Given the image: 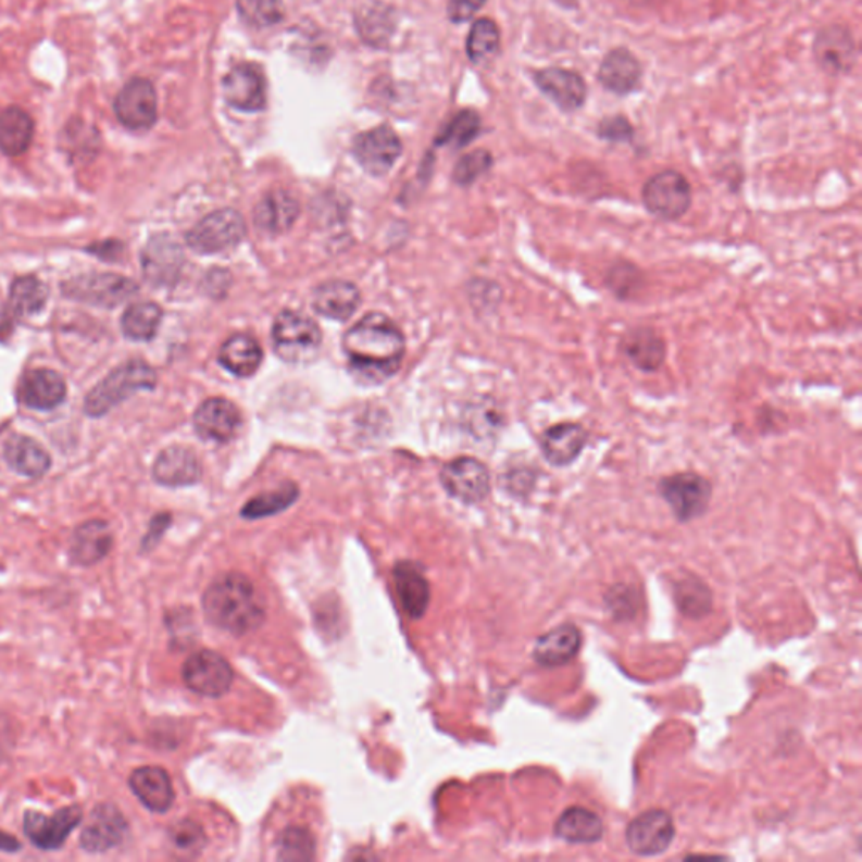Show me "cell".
Segmentation results:
<instances>
[{"label":"cell","mask_w":862,"mask_h":862,"mask_svg":"<svg viewBox=\"0 0 862 862\" xmlns=\"http://www.w3.org/2000/svg\"><path fill=\"white\" fill-rule=\"evenodd\" d=\"M297 497H299V490H297L296 486L288 484V486L275 490V492L262 494V496L251 499L245 505L241 515H243L245 520H262V517L278 514V512L290 508L297 501Z\"/></svg>","instance_id":"cell-43"},{"label":"cell","mask_w":862,"mask_h":862,"mask_svg":"<svg viewBox=\"0 0 862 862\" xmlns=\"http://www.w3.org/2000/svg\"><path fill=\"white\" fill-rule=\"evenodd\" d=\"M262 361L260 343L248 334H235L221 346L220 362L236 376H253Z\"/></svg>","instance_id":"cell-35"},{"label":"cell","mask_w":862,"mask_h":862,"mask_svg":"<svg viewBox=\"0 0 862 862\" xmlns=\"http://www.w3.org/2000/svg\"><path fill=\"white\" fill-rule=\"evenodd\" d=\"M158 385V374L143 361H128L97 386L86 396L85 413L88 416H103L118 407L122 401L139 391H149Z\"/></svg>","instance_id":"cell-3"},{"label":"cell","mask_w":862,"mask_h":862,"mask_svg":"<svg viewBox=\"0 0 862 862\" xmlns=\"http://www.w3.org/2000/svg\"><path fill=\"white\" fill-rule=\"evenodd\" d=\"M487 0H448V20L455 24H463L471 21Z\"/></svg>","instance_id":"cell-50"},{"label":"cell","mask_w":862,"mask_h":862,"mask_svg":"<svg viewBox=\"0 0 862 862\" xmlns=\"http://www.w3.org/2000/svg\"><path fill=\"white\" fill-rule=\"evenodd\" d=\"M278 848L284 861H309L314 858L315 840L309 830L290 827L282 833Z\"/></svg>","instance_id":"cell-46"},{"label":"cell","mask_w":862,"mask_h":862,"mask_svg":"<svg viewBox=\"0 0 862 862\" xmlns=\"http://www.w3.org/2000/svg\"><path fill=\"white\" fill-rule=\"evenodd\" d=\"M132 794L146 809L155 814H165L176 800L171 775L161 766H140L128 777Z\"/></svg>","instance_id":"cell-25"},{"label":"cell","mask_w":862,"mask_h":862,"mask_svg":"<svg viewBox=\"0 0 862 862\" xmlns=\"http://www.w3.org/2000/svg\"><path fill=\"white\" fill-rule=\"evenodd\" d=\"M20 398L30 410H54L66 398V383L57 371H29L21 382Z\"/></svg>","instance_id":"cell-27"},{"label":"cell","mask_w":862,"mask_h":862,"mask_svg":"<svg viewBox=\"0 0 862 862\" xmlns=\"http://www.w3.org/2000/svg\"><path fill=\"white\" fill-rule=\"evenodd\" d=\"M482 130V118L475 110H462L452 116L437 137V146L459 150L477 139Z\"/></svg>","instance_id":"cell-40"},{"label":"cell","mask_w":862,"mask_h":862,"mask_svg":"<svg viewBox=\"0 0 862 862\" xmlns=\"http://www.w3.org/2000/svg\"><path fill=\"white\" fill-rule=\"evenodd\" d=\"M61 146L76 161H91L100 150V132L83 118H72L64 125Z\"/></svg>","instance_id":"cell-37"},{"label":"cell","mask_w":862,"mask_h":862,"mask_svg":"<svg viewBox=\"0 0 862 862\" xmlns=\"http://www.w3.org/2000/svg\"><path fill=\"white\" fill-rule=\"evenodd\" d=\"M48 287L36 277H21L14 280L9 291L8 317H26L39 314L48 302Z\"/></svg>","instance_id":"cell-36"},{"label":"cell","mask_w":862,"mask_h":862,"mask_svg":"<svg viewBox=\"0 0 862 862\" xmlns=\"http://www.w3.org/2000/svg\"><path fill=\"white\" fill-rule=\"evenodd\" d=\"M392 576H395L396 594L407 615L413 620L422 619L429 603L428 579L425 578L422 570L410 561H401L396 564Z\"/></svg>","instance_id":"cell-30"},{"label":"cell","mask_w":862,"mask_h":862,"mask_svg":"<svg viewBox=\"0 0 862 862\" xmlns=\"http://www.w3.org/2000/svg\"><path fill=\"white\" fill-rule=\"evenodd\" d=\"M605 285L616 299L632 300L642 291L646 275L634 263L619 262L607 272Z\"/></svg>","instance_id":"cell-42"},{"label":"cell","mask_w":862,"mask_h":862,"mask_svg":"<svg viewBox=\"0 0 862 862\" xmlns=\"http://www.w3.org/2000/svg\"><path fill=\"white\" fill-rule=\"evenodd\" d=\"M184 266V251L167 235L153 236L142 251V270L147 280L158 287L176 284Z\"/></svg>","instance_id":"cell-22"},{"label":"cell","mask_w":862,"mask_h":862,"mask_svg":"<svg viewBox=\"0 0 862 862\" xmlns=\"http://www.w3.org/2000/svg\"><path fill=\"white\" fill-rule=\"evenodd\" d=\"M533 82L536 88L563 113L578 112L588 100V85L585 78L570 67H542L533 73Z\"/></svg>","instance_id":"cell-15"},{"label":"cell","mask_w":862,"mask_h":862,"mask_svg":"<svg viewBox=\"0 0 862 862\" xmlns=\"http://www.w3.org/2000/svg\"><path fill=\"white\" fill-rule=\"evenodd\" d=\"M815 63L830 76L848 75L858 63L854 34L844 24L821 27L812 45Z\"/></svg>","instance_id":"cell-10"},{"label":"cell","mask_w":862,"mask_h":862,"mask_svg":"<svg viewBox=\"0 0 862 862\" xmlns=\"http://www.w3.org/2000/svg\"><path fill=\"white\" fill-rule=\"evenodd\" d=\"M162 322V309L158 303H134L125 310L122 317V330L132 340L147 342L158 334Z\"/></svg>","instance_id":"cell-38"},{"label":"cell","mask_w":862,"mask_h":862,"mask_svg":"<svg viewBox=\"0 0 862 862\" xmlns=\"http://www.w3.org/2000/svg\"><path fill=\"white\" fill-rule=\"evenodd\" d=\"M620 352L640 373H658L667 359V340L650 325H637L620 339Z\"/></svg>","instance_id":"cell-20"},{"label":"cell","mask_w":862,"mask_h":862,"mask_svg":"<svg viewBox=\"0 0 862 862\" xmlns=\"http://www.w3.org/2000/svg\"><path fill=\"white\" fill-rule=\"evenodd\" d=\"M676 827L671 814L661 809L647 810L628 824L627 846L640 858H652L671 848Z\"/></svg>","instance_id":"cell-16"},{"label":"cell","mask_w":862,"mask_h":862,"mask_svg":"<svg viewBox=\"0 0 862 862\" xmlns=\"http://www.w3.org/2000/svg\"><path fill=\"white\" fill-rule=\"evenodd\" d=\"M5 462L15 474L27 478H41L51 467V459L45 448L33 438L14 435L4 447Z\"/></svg>","instance_id":"cell-33"},{"label":"cell","mask_w":862,"mask_h":862,"mask_svg":"<svg viewBox=\"0 0 862 862\" xmlns=\"http://www.w3.org/2000/svg\"><path fill=\"white\" fill-rule=\"evenodd\" d=\"M241 426V413L232 401L211 398L198 408L195 428L202 440L226 444L233 440Z\"/></svg>","instance_id":"cell-24"},{"label":"cell","mask_w":862,"mask_h":862,"mask_svg":"<svg viewBox=\"0 0 862 862\" xmlns=\"http://www.w3.org/2000/svg\"><path fill=\"white\" fill-rule=\"evenodd\" d=\"M492 165L494 158L489 150H474V152L463 155V158L457 162L455 168H453V180H455L459 186H472L475 180L480 179L484 174H487V172L492 168Z\"/></svg>","instance_id":"cell-47"},{"label":"cell","mask_w":862,"mask_h":862,"mask_svg":"<svg viewBox=\"0 0 862 862\" xmlns=\"http://www.w3.org/2000/svg\"><path fill=\"white\" fill-rule=\"evenodd\" d=\"M501 49V30L489 17L475 21L467 38V57L474 64L492 60Z\"/></svg>","instance_id":"cell-39"},{"label":"cell","mask_w":862,"mask_h":862,"mask_svg":"<svg viewBox=\"0 0 862 862\" xmlns=\"http://www.w3.org/2000/svg\"><path fill=\"white\" fill-rule=\"evenodd\" d=\"M642 204L647 213L658 220H680L691 210V183L683 172L674 168L658 172L644 183Z\"/></svg>","instance_id":"cell-4"},{"label":"cell","mask_w":862,"mask_h":862,"mask_svg":"<svg viewBox=\"0 0 862 862\" xmlns=\"http://www.w3.org/2000/svg\"><path fill=\"white\" fill-rule=\"evenodd\" d=\"M168 839H171L172 846L176 848V851L186 855V858H196V855L201 854L202 849L205 848V842H208V837H205L201 825L191 821V819H183V821L172 825L171 829H168Z\"/></svg>","instance_id":"cell-45"},{"label":"cell","mask_w":862,"mask_h":862,"mask_svg":"<svg viewBox=\"0 0 862 862\" xmlns=\"http://www.w3.org/2000/svg\"><path fill=\"white\" fill-rule=\"evenodd\" d=\"M34 132H36V124L26 110L17 105L2 110L0 112V152L8 158H20L29 150Z\"/></svg>","instance_id":"cell-32"},{"label":"cell","mask_w":862,"mask_h":862,"mask_svg":"<svg viewBox=\"0 0 862 862\" xmlns=\"http://www.w3.org/2000/svg\"><path fill=\"white\" fill-rule=\"evenodd\" d=\"M597 135L598 139L609 143H630L635 137V128L627 116H605L597 125Z\"/></svg>","instance_id":"cell-49"},{"label":"cell","mask_w":862,"mask_h":862,"mask_svg":"<svg viewBox=\"0 0 862 862\" xmlns=\"http://www.w3.org/2000/svg\"><path fill=\"white\" fill-rule=\"evenodd\" d=\"M359 34L367 45L377 46L382 48L391 38L395 24H392V15L386 12L385 5L373 4L358 14L355 17Z\"/></svg>","instance_id":"cell-41"},{"label":"cell","mask_w":862,"mask_h":862,"mask_svg":"<svg viewBox=\"0 0 862 862\" xmlns=\"http://www.w3.org/2000/svg\"><path fill=\"white\" fill-rule=\"evenodd\" d=\"M361 302V293L351 282L329 280L315 288L314 309L334 321H348Z\"/></svg>","instance_id":"cell-31"},{"label":"cell","mask_w":862,"mask_h":862,"mask_svg":"<svg viewBox=\"0 0 862 862\" xmlns=\"http://www.w3.org/2000/svg\"><path fill=\"white\" fill-rule=\"evenodd\" d=\"M247 233L243 216L235 210H220L202 217L191 232L187 233L186 241L192 250L202 254L221 253L232 250L241 243Z\"/></svg>","instance_id":"cell-7"},{"label":"cell","mask_w":862,"mask_h":862,"mask_svg":"<svg viewBox=\"0 0 862 862\" xmlns=\"http://www.w3.org/2000/svg\"><path fill=\"white\" fill-rule=\"evenodd\" d=\"M579 649H582V632L573 624H564L536 640L533 658L545 667H558L575 659Z\"/></svg>","instance_id":"cell-29"},{"label":"cell","mask_w":862,"mask_h":862,"mask_svg":"<svg viewBox=\"0 0 862 862\" xmlns=\"http://www.w3.org/2000/svg\"><path fill=\"white\" fill-rule=\"evenodd\" d=\"M590 441L588 429L576 422H561L548 426L539 437V448L549 465L557 469L570 467L585 452Z\"/></svg>","instance_id":"cell-19"},{"label":"cell","mask_w":862,"mask_h":862,"mask_svg":"<svg viewBox=\"0 0 862 862\" xmlns=\"http://www.w3.org/2000/svg\"><path fill=\"white\" fill-rule=\"evenodd\" d=\"M680 610L686 615L699 616L708 612L711 607L710 590L702 583L686 579L677 590Z\"/></svg>","instance_id":"cell-48"},{"label":"cell","mask_w":862,"mask_h":862,"mask_svg":"<svg viewBox=\"0 0 862 862\" xmlns=\"http://www.w3.org/2000/svg\"><path fill=\"white\" fill-rule=\"evenodd\" d=\"M202 610L210 624L233 635L250 634L265 619L262 598L253 583L239 573L214 579L202 597Z\"/></svg>","instance_id":"cell-2"},{"label":"cell","mask_w":862,"mask_h":862,"mask_svg":"<svg viewBox=\"0 0 862 862\" xmlns=\"http://www.w3.org/2000/svg\"><path fill=\"white\" fill-rule=\"evenodd\" d=\"M82 822L83 809L79 805L63 807L53 815L42 814L38 810H26L23 829L36 848L41 851H58Z\"/></svg>","instance_id":"cell-9"},{"label":"cell","mask_w":862,"mask_h":862,"mask_svg":"<svg viewBox=\"0 0 862 862\" xmlns=\"http://www.w3.org/2000/svg\"><path fill=\"white\" fill-rule=\"evenodd\" d=\"M113 545L115 536L110 524L103 520H90L76 527L67 553L76 566L91 567L112 553Z\"/></svg>","instance_id":"cell-23"},{"label":"cell","mask_w":862,"mask_h":862,"mask_svg":"<svg viewBox=\"0 0 862 862\" xmlns=\"http://www.w3.org/2000/svg\"><path fill=\"white\" fill-rule=\"evenodd\" d=\"M658 492L677 521L689 523L701 517L710 508L713 486L704 475L677 472L659 480Z\"/></svg>","instance_id":"cell-5"},{"label":"cell","mask_w":862,"mask_h":862,"mask_svg":"<svg viewBox=\"0 0 862 862\" xmlns=\"http://www.w3.org/2000/svg\"><path fill=\"white\" fill-rule=\"evenodd\" d=\"M130 827L115 803L101 802L91 810L83 827L79 846L88 854H105L120 848L127 839Z\"/></svg>","instance_id":"cell-13"},{"label":"cell","mask_w":862,"mask_h":862,"mask_svg":"<svg viewBox=\"0 0 862 862\" xmlns=\"http://www.w3.org/2000/svg\"><path fill=\"white\" fill-rule=\"evenodd\" d=\"M116 120L130 132H147L158 124L159 98L150 79L132 78L116 95L113 103Z\"/></svg>","instance_id":"cell-8"},{"label":"cell","mask_w":862,"mask_h":862,"mask_svg":"<svg viewBox=\"0 0 862 862\" xmlns=\"http://www.w3.org/2000/svg\"><path fill=\"white\" fill-rule=\"evenodd\" d=\"M21 849H23V844L17 837L11 836L5 830H0V852L14 854V852H20Z\"/></svg>","instance_id":"cell-52"},{"label":"cell","mask_w":862,"mask_h":862,"mask_svg":"<svg viewBox=\"0 0 862 862\" xmlns=\"http://www.w3.org/2000/svg\"><path fill=\"white\" fill-rule=\"evenodd\" d=\"M342 348L358 379L383 383L400 370L404 337L391 318L367 314L343 336Z\"/></svg>","instance_id":"cell-1"},{"label":"cell","mask_w":862,"mask_h":862,"mask_svg":"<svg viewBox=\"0 0 862 862\" xmlns=\"http://www.w3.org/2000/svg\"><path fill=\"white\" fill-rule=\"evenodd\" d=\"M275 352L288 362H307L317 355L322 334L318 325L296 310H284L273 324Z\"/></svg>","instance_id":"cell-6"},{"label":"cell","mask_w":862,"mask_h":862,"mask_svg":"<svg viewBox=\"0 0 862 862\" xmlns=\"http://www.w3.org/2000/svg\"><path fill=\"white\" fill-rule=\"evenodd\" d=\"M644 66L627 48H613L598 66V82L615 97H628L642 86Z\"/></svg>","instance_id":"cell-21"},{"label":"cell","mask_w":862,"mask_h":862,"mask_svg":"<svg viewBox=\"0 0 862 862\" xmlns=\"http://www.w3.org/2000/svg\"><path fill=\"white\" fill-rule=\"evenodd\" d=\"M603 822L585 807H570L564 810L554 825L558 839L570 844H594L603 836Z\"/></svg>","instance_id":"cell-34"},{"label":"cell","mask_w":862,"mask_h":862,"mask_svg":"<svg viewBox=\"0 0 862 862\" xmlns=\"http://www.w3.org/2000/svg\"><path fill=\"white\" fill-rule=\"evenodd\" d=\"M168 524H171V515L161 514L153 517L152 523H150L149 533L143 536L142 551H150V549L159 545Z\"/></svg>","instance_id":"cell-51"},{"label":"cell","mask_w":862,"mask_h":862,"mask_svg":"<svg viewBox=\"0 0 862 862\" xmlns=\"http://www.w3.org/2000/svg\"><path fill=\"white\" fill-rule=\"evenodd\" d=\"M239 17L251 27H270L285 17L284 0H238Z\"/></svg>","instance_id":"cell-44"},{"label":"cell","mask_w":862,"mask_h":862,"mask_svg":"<svg viewBox=\"0 0 862 862\" xmlns=\"http://www.w3.org/2000/svg\"><path fill=\"white\" fill-rule=\"evenodd\" d=\"M223 98L239 112H262L266 107V82L262 70L254 64H238L224 76Z\"/></svg>","instance_id":"cell-18"},{"label":"cell","mask_w":862,"mask_h":862,"mask_svg":"<svg viewBox=\"0 0 862 862\" xmlns=\"http://www.w3.org/2000/svg\"><path fill=\"white\" fill-rule=\"evenodd\" d=\"M183 680L187 689L204 698H221L235 680L232 665L220 653L199 650L183 665Z\"/></svg>","instance_id":"cell-11"},{"label":"cell","mask_w":862,"mask_h":862,"mask_svg":"<svg viewBox=\"0 0 862 862\" xmlns=\"http://www.w3.org/2000/svg\"><path fill=\"white\" fill-rule=\"evenodd\" d=\"M403 152L400 137L388 125L362 132L352 143L355 161L374 177L386 176Z\"/></svg>","instance_id":"cell-14"},{"label":"cell","mask_w":862,"mask_h":862,"mask_svg":"<svg viewBox=\"0 0 862 862\" xmlns=\"http://www.w3.org/2000/svg\"><path fill=\"white\" fill-rule=\"evenodd\" d=\"M300 205L296 196L284 189L266 192L254 208V224L266 235H282L293 226L299 217Z\"/></svg>","instance_id":"cell-28"},{"label":"cell","mask_w":862,"mask_h":862,"mask_svg":"<svg viewBox=\"0 0 862 862\" xmlns=\"http://www.w3.org/2000/svg\"><path fill=\"white\" fill-rule=\"evenodd\" d=\"M441 484L450 496L465 504H478L490 494L489 469L480 460L460 457L445 465Z\"/></svg>","instance_id":"cell-17"},{"label":"cell","mask_w":862,"mask_h":862,"mask_svg":"<svg viewBox=\"0 0 862 862\" xmlns=\"http://www.w3.org/2000/svg\"><path fill=\"white\" fill-rule=\"evenodd\" d=\"M198 457L186 447H168L153 463V478L165 487L192 486L201 478Z\"/></svg>","instance_id":"cell-26"},{"label":"cell","mask_w":862,"mask_h":862,"mask_svg":"<svg viewBox=\"0 0 862 862\" xmlns=\"http://www.w3.org/2000/svg\"><path fill=\"white\" fill-rule=\"evenodd\" d=\"M63 293L79 302L113 309L137 293V284L113 273H91L66 282Z\"/></svg>","instance_id":"cell-12"}]
</instances>
